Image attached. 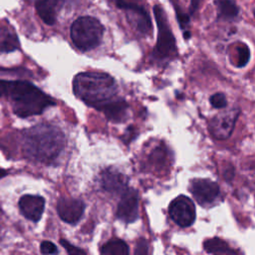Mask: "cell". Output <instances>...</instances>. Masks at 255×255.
<instances>
[{
	"label": "cell",
	"instance_id": "cell-22",
	"mask_svg": "<svg viewBox=\"0 0 255 255\" xmlns=\"http://www.w3.org/2000/svg\"><path fill=\"white\" fill-rule=\"evenodd\" d=\"M210 104L215 109H223L227 105V100L224 94L216 93L210 97Z\"/></svg>",
	"mask_w": 255,
	"mask_h": 255
},
{
	"label": "cell",
	"instance_id": "cell-6",
	"mask_svg": "<svg viewBox=\"0 0 255 255\" xmlns=\"http://www.w3.org/2000/svg\"><path fill=\"white\" fill-rule=\"evenodd\" d=\"M118 8L125 10L129 23L141 34H148L152 28L150 17L145 8L135 0H115Z\"/></svg>",
	"mask_w": 255,
	"mask_h": 255
},
{
	"label": "cell",
	"instance_id": "cell-7",
	"mask_svg": "<svg viewBox=\"0 0 255 255\" xmlns=\"http://www.w3.org/2000/svg\"><path fill=\"white\" fill-rule=\"evenodd\" d=\"M168 212L171 219L181 227H188L195 220L194 203L189 197L184 195H179L171 201Z\"/></svg>",
	"mask_w": 255,
	"mask_h": 255
},
{
	"label": "cell",
	"instance_id": "cell-5",
	"mask_svg": "<svg viewBox=\"0 0 255 255\" xmlns=\"http://www.w3.org/2000/svg\"><path fill=\"white\" fill-rule=\"evenodd\" d=\"M153 14L157 24L158 34L152 57L158 61L171 59L176 55V44L166 16L159 5H154Z\"/></svg>",
	"mask_w": 255,
	"mask_h": 255
},
{
	"label": "cell",
	"instance_id": "cell-27",
	"mask_svg": "<svg viewBox=\"0 0 255 255\" xmlns=\"http://www.w3.org/2000/svg\"><path fill=\"white\" fill-rule=\"evenodd\" d=\"M57 8H63L65 6H71L75 3V0H54Z\"/></svg>",
	"mask_w": 255,
	"mask_h": 255
},
{
	"label": "cell",
	"instance_id": "cell-3",
	"mask_svg": "<svg viewBox=\"0 0 255 255\" xmlns=\"http://www.w3.org/2000/svg\"><path fill=\"white\" fill-rule=\"evenodd\" d=\"M74 93L88 106L100 110L116 99L117 84L110 75L101 72H83L73 81Z\"/></svg>",
	"mask_w": 255,
	"mask_h": 255
},
{
	"label": "cell",
	"instance_id": "cell-8",
	"mask_svg": "<svg viewBox=\"0 0 255 255\" xmlns=\"http://www.w3.org/2000/svg\"><path fill=\"white\" fill-rule=\"evenodd\" d=\"M238 116L239 109L237 108L215 116L208 123L210 133L217 139H225L229 137L234 129Z\"/></svg>",
	"mask_w": 255,
	"mask_h": 255
},
{
	"label": "cell",
	"instance_id": "cell-14",
	"mask_svg": "<svg viewBox=\"0 0 255 255\" xmlns=\"http://www.w3.org/2000/svg\"><path fill=\"white\" fill-rule=\"evenodd\" d=\"M128 104L122 99H114L104 105L99 111H102L105 116L112 122H124L128 116Z\"/></svg>",
	"mask_w": 255,
	"mask_h": 255
},
{
	"label": "cell",
	"instance_id": "cell-13",
	"mask_svg": "<svg viewBox=\"0 0 255 255\" xmlns=\"http://www.w3.org/2000/svg\"><path fill=\"white\" fill-rule=\"evenodd\" d=\"M101 185L108 192L123 193L128 188V177L119 170L109 167L101 174Z\"/></svg>",
	"mask_w": 255,
	"mask_h": 255
},
{
	"label": "cell",
	"instance_id": "cell-19",
	"mask_svg": "<svg viewBox=\"0 0 255 255\" xmlns=\"http://www.w3.org/2000/svg\"><path fill=\"white\" fill-rule=\"evenodd\" d=\"M128 252V244L121 239L110 240L101 248V254L105 255H127Z\"/></svg>",
	"mask_w": 255,
	"mask_h": 255
},
{
	"label": "cell",
	"instance_id": "cell-16",
	"mask_svg": "<svg viewBox=\"0 0 255 255\" xmlns=\"http://www.w3.org/2000/svg\"><path fill=\"white\" fill-rule=\"evenodd\" d=\"M204 250L209 254H220V255H237L238 252L232 250L229 245L218 237L210 238L203 243Z\"/></svg>",
	"mask_w": 255,
	"mask_h": 255
},
{
	"label": "cell",
	"instance_id": "cell-2",
	"mask_svg": "<svg viewBox=\"0 0 255 255\" xmlns=\"http://www.w3.org/2000/svg\"><path fill=\"white\" fill-rule=\"evenodd\" d=\"M65 136L57 127L41 124L25 130L23 151L26 157L42 163H51L62 152Z\"/></svg>",
	"mask_w": 255,
	"mask_h": 255
},
{
	"label": "cell",
	"instance_id": "cell-28",
	"mask_svg": "<svg viewBox=\"0 0 255 255\" xmlns=\"http://www.w3.org/2000/svg\"><path fill=\"white\" fill-rule=\"evenodd\" d=\"M200 2H201V0H190V8H189L190 15L194 14L197 11V9L199 8Z\"/></svg>",
	"mask_w": 255,
	"mask_h": 255
},
{
	"label": "cell",
	"instance_id": "cell-12",
	"mask_svg": "<svg viewBox=\"0 0 255 255\" xmlns=\"http://www.w3.org/2000/svg\"><path fill=\"white\" fill-rule=\"evenodd\" d=\"M18 206L21 214L26 219L38 222L45 209V199L40 195L24 194L19 198Z\"/></svg>",
	"mask_w": 255,
	"mask_h": 255
},
{
	"label": "cell",
	"instance_id": "cell-20",
	"mask_svg": "<svg viewBox=\"0 0 255 255\" xmlns=\"http://www.w3.org/2000/svg\"><path fill=\"white\" fill-rule=\"evenodd\" d=\"M150 165L154 168H164L168 163V151L167 148L161 144L156 146L150 152L148 156Z\"/></svg>",
	"mask_w": 255,
	"mask_h": 255
},
{
	"label": "cell",
	"instance_id": "cell-29",
	"mask_svg": "<svg viewBox=\"0 0 255 255\" xmlns=\"http://www.w3.org/2000/svg\"><path fill=\"white\" fill-rule=\"evenodd\" d=\"M7 174H8V171H7V170H5V169H3V168H0V179L3 178V177H5Z\"/></svg>",
	"mask_w": 255,
	"mask_h": 255
},
{
	"label": "cell",
	"instance_id": "cell-18",
	"mask_svg": "<svg viewBox=\"0 0 255 255\" xmlns=\"http://www.w3.org/2000/svg\"><path fill=\"white\" fill-rule=\"evenodd\" d=\"M218 18L223 20H231L237 17L239 8L233 0H216Z\"/></svg>",
	"mask_w": 255,
	"mask_h": 255
},
{
	"label": "cell",
	"instance_id": "cell-30",
	"mask_svg": "<svg viewBox=\"0 0 255 255\" xmlns=\"http://www.w3.org/2000/svg\"><path fill=\"white\" fill-rule=\"evenodd\" d=\"M189 36H190V33L188 32V31H186V32H184V37L187 39V38H189Z\"/></svg>",
	"mask_w": 255,
	"mask_h": 255
},
{
	"label": "cell",
	"instance_id": "cell-17",
	"mask_svg": "<svg viewBox=\"0 0 255 255\" xmlns=\"http://www.w3.org/2000/svg\"><path fill=\"white\" fill-rule=\"evenodd\" d=\"M20 48L17 35L6 28L0 29V53H11Z\"/></svg>",
	"mask_w": 255,
	"mask_h": 255
},
{
	"label": "cell",
	"instance_id": "cell-26",
	"mask_svg": "<svg viewBox=\"0 0 255 255\" xmlns=\"http://www.w3.org/2000/svg\"><path fill=\"white\" fill-rule=\"evenodd\" d=\"M135 254H146L147 253V244L144 238H140L136 243V248L134 250Z\"/></svg>",
	"mask_w": 255,
	"mask_h": 255
},
{
	"label": "cell",
	"instance_id": "cell-4",
	"mask_svg": "<svg viewBox=\"0 0 255 255\" xmlns=\"http://www.w3.org/2000/svg\"><path fill=\"white\" fill-rule=\"evenodd\" d=\"M103 34V25L94 17H80L71 26V39L81 51H90L99 46Z\"/></svg>",
	"mask_w": 255,
	"mask_h": 255
},
{
	"label": "cell",
	"instance_id": "cell-25",
	"mask_svg": "<svg viewBox=\"0 0 255 255\" xmlns=\"http://www.w3.org/2000/svg\"><path fill=\"white\" fill-rule=\"evenodd\" d=\"M175 11H176V17H177V20H178V23H179L180 27L181 28L185 27L188 24V22H189V15L184 13V12H182L177 7L175 8Z\"/></svg>",
	"mask_w": 255,
	"mask_h": 255
},
{
	"label": "cell",
	"instance_id": "cell-15",
	"mask_svg": "<svg viewBox=\"0 0 255 255\" xmlns=\"http://www.w3.org/2000/svg\"><path fill=\"white\" fill-rule=\"evenodd\" d=\"M35 8L39 17L47 25H53L56 22V5L54 0H36Z\"/></svg>",
	"mask_w": 255,
	"mask_h": 255
},
{
	"label": "cell",
	"instance_id": "cell-9",
	"mask_svg": "<svg viewBox=\"0 0 255 255\" xmlns=\"http://www.w3.org/2000/svg\"><path fill=\"white\" fill-rule=\"evenodd\" d=\"M117 216L126 223H131L138 217V194L133 188H127L118 204Z\"/></svg>",
	"mask_w": 255,
	"mask_h": 255
},
{
	"label": "cell",
	"instance_id": "cell-21",
	"mask_svg": "<svg viewBox=\"0 0 255 255\" xmlns=\"http://www.w3.org/2000/svg\"><path fill=\"white\" fill-rule=\"evenodd\" d=\"M249 59H250L249 48L244 44L239 45L237 47V62H236V65L238 67H244L248 63Z\"/></svg>",
	"mask_w": 255,
	"mask_h": 255
},
{
	"label": "cell",
	"instance_id": "cell-1",
	"mask_svg": "<svg viewBox=\"0 0 255 255\" xmlns=\"http://www.w3.org/2000/svg\"><path fill=\"white\" fill-rule=\"evenodd\" d=\"M6 97L13 113L22 119L41 115L46 109L55 106V101L28 81H7L0 79V98Z\"/></svg>",
	"mask_w": 255,
	"mask_h": 255
},
{
	"label": "cell",
	"instance_id": "cell-24",
	"mask_svg": "<svg viewBox=\"0 0 255 255\" xmlns=\"http://www.w3.org/2000/svg\"><path fill=\"white\" fill-rule=\"evenodd\" d=\"M60 243L64 246V248L67 250V252H68L69 254H72V255H74V254H86V251H84V250H82V249H80V248H78V247L72 245L71 243H69V242H68L67 240H65V239H61V240H60Z\"/></svg>",
	"mask_w": 255,
	"mask_h": 255
},
{
	"label": "cell",
	"instance_id": "cell-10",
	"mask_svg": "<svg viewBox=\"0 0 255 255\" xmlns=\"http://www.w3.org/2000/svg\"><path fill=\"white\" fill-rule=\"evenodd\" d=\"M190 191L200 205L206 206L215 201L220 189L218 184L210 179L197 178L191 181Z\"/></svg>",
	"mask_w": 255,
	"mask_h": 255
},
{
	"label": "cell",
	"instance_id": "cell-23",
	"mask_svg": "<svg viewBox=\"0 0 255 255\" xmlns=\"http://www.w3.org/2000/svg\"><path fill=\"white\" fill-rule=\"evenodd\" d=\"M40 251L42 254H56L58 253V249L54 243L51 241H43L40 244Z\"/></svg>",
	"mask_w": 255,
	"mask_h": 255
},
{
	"label": "cell",
	"instance_id": "cell-11",
	"mask_svg": "<svg viewBox=\"0 0 255 255\" xmlns=\"http://www.w3.org/2000/svg\"><path fill=\"white\" fill-rule=\"evenodd\" d=\"M85 210V203L81 199L62 197L57 202V212L66 223L75 225L80 221Z\"/></svg>",
	"mask_w": 255,
	"mask_h": 255
}]
</instances>
